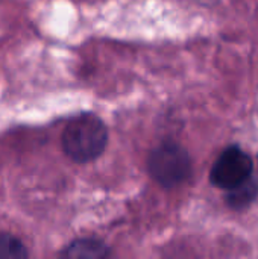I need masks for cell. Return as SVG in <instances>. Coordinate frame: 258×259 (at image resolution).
<instances>
[{
	"label": "cell",
	"instance_id": "obj_2",
	"mask_svg": "<svg viewBox=\"0 0 258 259\" xmlns=\"http://www.w3.org/2000/svg\"><path fill=\"white\" fill-rule=\"evenodd\" d=\"M148 168L160 185L170 188L182 184L192 175V161L184 147L164 143L149 155Z\"/></svg>",
	"mask_w": 258,
	"mask_h": 259
},
{
	"label": "cell",
	"instance_id": "obj_5",
	"mask_svg": "<svg viewBox=\"0 0 258 259\" xmlns=\"http://www.w3.org/2000/svg\"><path fill=\"white\" fill-rule=\"evenodd\" d=\"M258 196V181H255L252 176L246 179L243 184L237 185L236 188L230 190L228 193V205L234 209H242L248 206L254 199Z\"/></svg>",
	"mask_w": 258,
	"mask_h": 259
},
{
	"label": "cell",
	"instance_id": "obj_3",
	"mask_svg": "<svg viewBox=\"0 0 258 259\" xmlns=\"http://www.w3.org/2000/svg\"><path fill=\"white\" fill-rule=\"evenodd\" d=\"M252 168L254 164L248 153L239 147H230L214 162L210 181L214 187L230 191L249 179Z\"/></svg>",
	"mask_w": 258,
	"mask_h": 259
},
{
	"label": "cell",
	"instance_id": "obj_6",
	"mask_svg": "<svg viewBox=\"0 0 258 259\" xmlns=\"http://www.w3.org/2000/svg\"><path fill=\"white\" fill-rule=\"evenodd\" d=\"M29 253L24 244L11 234H0V259H23Z\"/></svg>",
	"mask_w": 258,
	"mask_h": 259
},
{
	"label": "cell",
	"instance_id": "obj_1",
	"mask_svg": "<svg viewBox=\"0 0 258 259\" xmlns=\"http://www.w3.org/2000/svg\"><path fill=\"white\" fill-rule=\"evenodd\" d=\"M108 131L100 118L91 114L71 120L62 132V149L75 162H90L102 155Z\"/></svg>",
	"mask_w": 258,
	"mask_h": 259
},
{
	"label": "cell",
	"instance_id": "obj_4",
	"mask_svg": "<svg viewBox=\"0 0 258 259\" xmlns=\"http://www.w3.org/2000/svg\"><path fill=\"white\" fill-rule=\"evenodd\" d=\"M64 256L76 259H102L109 255V249L97 240L84 238L73 241L64 252Z\"/></svg>",
	"mask_w": 258,
	"mask_h": 259
}]
</instances>
